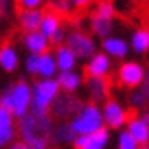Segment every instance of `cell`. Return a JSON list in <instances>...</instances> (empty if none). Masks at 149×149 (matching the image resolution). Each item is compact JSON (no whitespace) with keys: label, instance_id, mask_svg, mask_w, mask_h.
Returning a JSON list of instances; mask_svg holds the SVG:
<instances>
[{"label":"cell","instance_id":"obj_1","mask_svg":"<svg viewBox=\"0 0 149 149\" xmlns=\"http://www.w3.org/2000/svg\"><path fill=\"white\" fill-rule=\"evenodd\" d=\"M54 122L49 116H37L29 112L19 119V134L22 141L29 142L34 149H49L54 136Z\"/></svg>","mask_w":149,"mask_h":149},{"label":"cell","instance_id":"obj_2","mask_svg":"<svg viewBox=\"0 0 149 149\" xmlns=\"http://www.w3.org/2000/svg\"><path fill=\"white\" fill-rule=\"evenodd\" d=\"M0 106L12 111L14 117L19 121L24 116H27L32 107V87L27 82H15L12 87L5 91L0 97Z\"/></svg>","mask_w":149,"mask_h":149},{"label":"cell","instance_id":"obj_3","mask_svg":"<svg viewBox=\"0 0 149 149\" xmlns=\"http://www.w3.org/2000/svg\"><path fill=\"white\" fill-rule=\"evenodd\" d=\"M61 86L57 79H40L32 86V107L30 112L37 116H49L50 106L61 94Z\"/></svg>","mask_w":149,"mask_h":149},{"label":"cell","instance_id":"obj_4","mask_svg":"<svg viewBox=\"0 0 149 149\" xmlns=\"http://www.w3.org/2000/svg\"><path fill=\"white\" fill-rule=\"evenodd\" d=\"M70 126L74 127L77 136H86L92 134L104 129L106 122H104V116H102V109H99L95 104H87L82 106V109L72 117Z\"/></svg>","mask_w":149,"mask_h":149},{"label":"cell","instance_id":"obj_5","mask_svg":"<svg viewBox=\"0 0 149 149\" xmlns=\"http://www.w3.org/2000/svg\"><path fill=\"white\" fill-rule=\"evenodd\" d=\"M67 45L74 50L77 59H82V61H89L91 57H94L97 54L95 42L92 40V37L81 32V30H75V32L67 35Z\"/></svg>","mask_w":149,"mask_h":149},{"label":"cell","instance_id":"obj_6","mask_svg":"<svg viewBox=\"0 0 149 149\" xmlns=\"http://www.w3.org/2000/svg\"><path fill=\"white\" fill-rule=\"evenodd\" d=\"M82 109L81 101L74 97L70 92H61L55 97V101L50 106V114L54 117H69V116H75Z\"/></svg>","mask_w":149,"mask_h":149},{"label":"cell","instance_id":"obj_7","mask_svg":"<svg viewBox=\"0 0 149 149\" xmlns=\"http://www.w3.org/2000/svg\"><path fill=\"white\" fill-rule=\"evenodd\" d=\"M146 70L139 62L129 61L124 62L121 67H119V72H117V77H119V82L126 87H141V84L146 79Z\"/></svg>","mask_w":149,"mask_h":149},{"label":"cell","instance_id":"obj_8","mask_svg":"<svg viewBox=\"0 0 149 149\" xmlns=\"http://www.w3.org/2000/svg\"><path fill=\"white\" fill-rule=\"evenodd\" d=\"M102 116L106 126L111 129H121L127 124V112L117 101H107L102 106Z\"/></svg>","mask_w":149,"mask_h":149},{"label":"cell","instance_id":"obj_9","mask_svg":"<svg viewBox=\"0 0 149 149\" xmlns=\"http://www.w3.org/2000/svg\"><path fill=\"white\" fill-rule=\"evenodd\" d=\"M111 139V134L106 127L92 132V134H86V136H77V139L74 142L75 149H106Z\"/></svg>","mask_w":149,"mask_h":149},{"label":"cell","instance_id":"obj_10","mask_svg":"<svg viewBox=\"0 0 149 149\" xmlns=\"http://www.w3.org/2000/svg\"><path fill=\"white\" fill-rule=\"evenodd\" d=\"M24 45L29 50V54H37L42 55L49 52V45H50V39L47 35H44L40 30H34V32H25L24 35Z\"/></svg>","mask_w":149,"mask_h":149},{"label":"cell","instance_id":"obj_11","mask_svg":"<svg viewBox=\"0 0 149 149\" xmlns=\"http://www.w3.org/2000/svg\"><path fill=\"white\" fill-rule=\"evenodd\" d=\"M111 70V57L106 52H97L91 57L86 65V72L89 77H106Z\"/></svg>","mask_w":149,"mask_h":149},{"label":"cell","instance_id":"obj_12","mask_svg":"<svg viewBox=\"0 0 149 149\" xmlns=\"http://www.w3.org/2000/svg\"><path fill=\"white\" fill-rule=\"evenodd\" d=\"M15 137L14 114L7 107L0 106V146H7Z\"/></svg>","mask_w":149,"mask_h":149},{"label":"cell","instance_id":"obj_13","mask_svg":"<svg viewBox=\"0 0 149 149\" xmlns=\"http://www.w3.org/2000/svg\"><path fill=\"white\" fill-rule=\"evenodd\" d=\"M102 49L104 52L109 55V57H114V59H124L126 55L129 54L131 50V44L121 39V37H116V35H111L107 39L102 40Z\"/></svg>","mask_w":149,"mask_h":149},{"label":"cell","instance_id":"obj_14","mask_svg":"<svg viewBox=\"0 0 149 149\" xmlns=\"http://www.w3.org/2000/svg\"><path fill=\"white\" fill-rule=\"evenodd\" d=\"M86 86H87V92L91 99L94 102L106 101L109 94V82L106 77H87Z\"/></svg>","mask_w":149,"mask_h":149},{"label":"cell","instance_id":"obj_15","mask_svg":"<svg viewBox=\"0 0 149 149\" xmlns=\"http://www.w3.org/2000/svg\"><path fill=\"white\" fill-rule=\"evenodd\" d=\"M42 14L39 8H24L20 14H19V22H20V27L25 32H34V30H40L42 25Z\"/></svg>","mask_w":149,"mask_h":149},{"label":"cell","instance_id":"obj_16","mask_svg":"<svg viewBox=\"0 0 149 149\" xmlns=\"http://www.w3.org/2000/svg\"><path fill=\"white\" fill-rule=\"evenodd\" d=\"M55 61H57V65H59V72H67V70H74L79 59L69 45H57Z\"/></svg>","mask_w":149,"mask_h":149},{"label":"cell","instance_id":"obj_17","mask_svg":"<svg viewBox=\"0 0 149 149\" xmlns=\"http://www.w3.org/2000/svg\"><path fill=\"white\" fill-rule=\"evenodd\" d=\"M126 129H127L129 132L137 139V142H139L141 146L142 144L146 146V144L149 142V124L142 121L139 116H137V117H132V119H129L127 121V127Z\"/></svg>","mask_w":149,"mask_h":149},{"label":"cell","instance_id":"obj_18","mask_svg":"<svg viewBox=\"0 0 149 149\" xmlns=\"http://www.w3.org/2000/svg\"><path fill=\"white\" fill-rule=\"evenodd\" d=\"M59 74V65L55 61V54L45 52L40 55V62H39V74L42 79H55V75Z\"/></svg>","mask_w":149,"mask_h":149},{"label":"cell","instance_id":"obj_19","mask_svg":"<svg viewBox=\"0 0 149 149\" xmlns=\"http://www.w3.org/2000/svg\"><path fill=\"white\" fill-rule=\"evenodd\" d=\"M77 139V132L74 131V127L70 126V122H62L54 129V136H52V142L54 144H74Z\"/></svg>","mask_w":149,"mask_h":149},{"label":"cell","instance_id":"obj_20","mask_svg":"<svg viewBox=\"0 0 149 149\" xmlns=\"http://www.w3.org/2000/svg\"><path fill=\"white\" fill-rule=\"evenodd\" d=\"M57 82L61 86L62 92H75L77 89L81 87L82 84V79H81V74H77L75 70H67V72H59L57 74Z\"/></svg>","mask_w":149,"mask_h":149},{"label":"cell","instance_id":"obj_21","mask_svg":"<svg viewBox=\"0 0 149 149\" xmlns=\"http://www.w3.org/2000/svg\"><path fill=\"white\" fill-rule=\"evenodd\" d=\"M0 67L5 72H14L19 67V54L12 45H2V49H0Z\"/></svg>","mask_w":149,"mask_h":149},{"label":"cell","instance_id":"obj_22","mask_svg":"<svg viewBox=\"0 0 149 149\" xmlns=\"http://www.w3.org/2000/svg\"><path fill=\"white\" fill-rule=\"evenodd\" d=\"M131 50H134L136 54H144L149 50V30L137 29L131 35Z\"/></svg>","mask_w":149,"mask_h":149},{"label":"cell","instance_id":"obj_23","mask_svg":"<svg viewBox=\"0 0 149 149\" xmlns=\"http://www.w3.org/2000/svg\"><path fill=\"white\" fill-rule=\"evenodd\" d=\"M91 27H92V32H94L95 35H99L102 39H107V37H111V34H112L114 25H112V20L102 19V17L94 14L92 20H91Z\"/></svg>","mask_w":149,"mask_h":149},{"label":"cell","instance_id":"obj_24","mask_svg":"<svg viewBox=\"0 0 149 149\" xmlns=\"http://www.w3.org/2000/svg\"><path fill=\"white\" fill-rule=\"evenodd\" d=\"M61 29V17L55 14V12H47L44 14L42 19V25H40V32L44 35H47L49 39Z\"/></svg>","mask_w":149,"mask_h":149},{"label":"cell","instance_id":"obj_25","mask_svg":"<svg viewBox=\"0 0 149 149\" xmlns=\"http://www.w3.org/2000/svg\"><path fill=\"white\" fill-rule=\"evenodd\" d=\"M117 149H141V144L126 129V131H121L117 136Z\"/></svg>","mask_w":149,"mask_h":149},{"label":"cell","instance_id":"obj_26","mask_svg":"<svg viewBox=\"0 0 149 149\" xmlns=\"http://www.w3.org/2000/svg\"><path fill=\"white\" fill-rule=\"evenodd\" d=\"M114 14H116V8H114V5H112V2H109V0L99 2V5L95 8V15H99L102 19L112 20V19H114Z\"/></svg>","mask_w":149,"mask_h":149},{"label":"cell","instance_id":"obj_27","mask_svg":"<svg viewBox=\"0 0 149 149\" xmlns=\"http://www.w3.org/2000/svg\"><path fill=\"white\" fill-rule=\"evenodd\" d=\"M39 62H40V55L37 54H29L25 59V70L29 74H39Z\"/></svg>","mask_w":149,"mask_h":149},{"label":"cell","instance_id":"obj_28","mask_svg":"<svg viewBox=\"0 0 149 149\" xmlns=\"http://www.w3.org/2000/svg\"><path fill=\"white\" fill-rule=\"evenodd\" d=\"M129 102H131V106H132V107H144V106L149 102V99L144 95V92H142L141 89H137V91H134V92L131 94Z\"/></svg>","mask_w":149,"mask_h":149},{"label":"cell","instance_id":"obj_29","mask_svg":"<svg viewBox=\"0 0 149 149\" xmlns=\"http://www.w3.org/2000/svg\"><path fill=\"white\" fill-rule=\"evenodd\" d=\"M52 5H54V8L59 14H69L70 7H72V2L70 0H54Z\"/></svg>","mask_w":149,"mask_h":149},{"label":"cell","instance_id":"obj_30","mask_svg":"<svg viewBox=\"0 0 149 149\" xmlns=\"http://www.w3.org/2000/svg\"><path fill=\"white\" fill-rule=\"evenodd\" d=\"M64 40H67V37H65V30H64L62 27L59 29L52 37H50V42L55 44V45H62V42H64Z\"/></svg>","mask_w":149,"mask_h":149},{"label":"cell","instance_id":"obj_31","mask_svg":"<svg viewBox=\"0 0 149 149\" xmlns=\"http://www.w3.org/2000/svg\"><path fill=\"white\" fill-rule=\"evenodd\" d=\"M19 3L24 8H37L42 3V0H19Z\"/></svg>","mask_w":149,"mask_h":149},{"label":"cell","instance_id":"obj_32","mask_svg":"<svg viewBox=\"0 0 149 149\" xmlns=\"http://www.w3.org/2000/svg\"><path fill=\"white\" fill-rule=\"evenodd\" d=\"M8 149H34L29 142H25V141H17V142H12L10 146H8Z\"/></svg>","mask_w":149,"mask_h":149},{"label":"cell","instance_id":"obj_33","mask_svg":"<svg viewBox=\"0 0 149 149\" xmlns=\"http://www.w3.org/2000/svg\"><path fill=\"white\" fill-rule=\"evenodd\" d=\"M139 89H141L142 92H144V95L149 99V74H146V79H144V82L141 84V87Z\"/></svg>","mask_w":149,"mask_h":149},{"label":"cell","instance_id":"obj_34","mask_svg":"<svg viewBox=\"0 0 149 149\" xmlns=\"http://www.w3.org/2000/svg\"><path fill=\"white\" fill-rule=\"evenodd\" d=\"M70 2H72L74 7H86V5L91 3V0H70Z\"/></svg>","mask_w":149,"mask_h":149},{"label":"cell","instance_id":"obj_35","mask_svg":"<svg viewBox=\"0 0 149 149\" xmlns=\"http://www.w3.org/2000/svg\"><path fill=\"white\" fill-rule=\"evenodd\" d=\"M0 7H2V12L5 14L8 10V0H0Z\"/></svg>","mask_w":149,"mask_h":149},{"label":"cell","instance_id":"obj_36","mask_svg":"<svg viewBox=\"0 0 149 149\" xmlns=\"http://www.w3.org/2000/svg\"><path fill=\"white\" fill-rule=\"evenodd\" d=\"M139 117H141L144 122H148L149 124V112H142V114H139Z\"/></svg>","mask_w":149,"mask_h":149},{"label":"cell","instance_id":"obj_37","mask_svg":"<svg viewBox=\"0 0 149 149\" xmlns=\"http://www.w3.org/2000/svg\"><path fill=\"white\" fill-rule=\"evenodd\" d=\"M146 149H149V142H148V144H146Z\"/></svg>","mask_w":149,"mask_h":149},{"label":"cell","instance_id":"obj_38","mask_svg":"<svg viewBox=\"0 0 149 149\" xmlns=\"http://www.w3.org/2000/svg\"><path fill=\"white\" fill-rule=\"evenodd\" d=\"M144 149H146V148H144Z\"/></svg>","mask_w":149,"mask_h":149}]
</instances>
